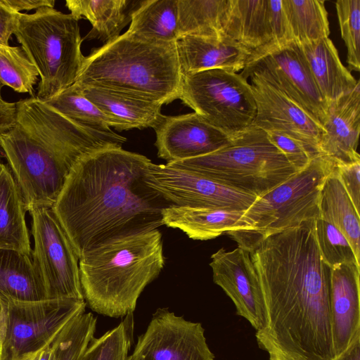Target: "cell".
<instances>
[{
    "instance_id": "ab89813d",
    "label": "cell",
    "mask_w": 360,
    "mask_h": 360,
    "mask_svg": "<svg viewBox=\"0 0 360 360\" xmlns=\"http://www.w3.org/2000/svg\"><path fill=\"white\" fill-rule=\"evenodd\" d=\"M18 13L0 0V46L9 45Z\"/></svg>"
},
{
    "instance_id": "ee69618b",
    "label": "cell",
    "mask_w": 360,
    "mask_h": 360,
    "mask_svg": "<svg viewBox=\"0 0 360 360\" xmlns=\"http://www.w3.org/2000/svg\"><path fill=\"white\" fill-rule=\"evenodd\" d=\"M53 352L51 344L37 352L34 360H53Z\"/></svg>"
},
{
    "instance_id": "5b68a950",
    "label": "cell",
    "mask_w": 360,
    "mask_h": 360,
    "mask_svg": "<svg viewBox=\"0 0 360 360\" xmlns=\"http://www.w3.org/2000/svg\"><path fill=\"white\" fill-rule=\"evenodd\" d=\"M181 77L176 42L147 40L126 32L84 57L76 83L164 105L179 98Z\"/></svg>"
},
{
    "instance_id": "3957f363",
    "label": "cell",
    "mask_w": 360,
    "mask_h": 360,
    "mask_svg": "<svg viewBox=\"0 0 360 360\" xmlns=\"http://www.w3.org/2000/svg\"><path fill=\"white\" fill-rule=\"evenodd\" d=\"M16 103L15 125L0 146L18 184L26 211L52 207L75 163L86 153L127 139L81 125L37 96Z\"/></svg>"
},
{
    "instance_id": "5bb4252c",
    "label": "cell",
    "mask_w": 360,
    "mask_h": 360,
    "mask_svg": "<svg viewBox=\"0 0 360 360\" xmlns=\"http://www.w3.org/2000/svg\"><path fill=\"white\" fill-rule=\"evenodd\" d=\"M200 323L159 308L129 360H214Z\"/></svg>"
},
{
    "instance_id": "ba28073f",
    "label": "cell",
    "mask_w": 360,
    "mask_h": 360,
    "mask_svg": "<svg viewBox=\"0 0 360 360\" xmlns=\"http://www.w3.org/2000/svg\"><path fill=\"white\" fill-rule=\"evenodd\" d=\"M13 34L38 71L37 98L49 99L76 82L85 56L79 20L70 13L49 7L19 13Z\"/></svg>"
},
{
    "instance_id": "8fae6325",
    "label": "cell",
    "mask_w": 360,
    "mask_h": 360,
    "mask_svg": "<svg viewBox=\"0 0 360 360\" xmlns=\"http://www.w3.org/2000/svg\"><path fill=\"white\" fill-rule=\"evenodd\" d=\"M252 73L280 90L323 127L328 104L297 42L274 43L252 51L240 75L248 80Z\"/></svg>"
},
{
    "instance_id": "c3c4849f",
    "label": "cell",
    "mask_w": 360,
    "mask_h": 360,
    "mask_svg": "<svg viewBox=\"0 0 360 360\" xmlns=\"http://www.w3.org/2000/svg\"><path fill=\"white\" fill-rule=\"evenodd\" d=\"M0 352H1V344H0Z\"/></svg>"
},
{
    "instance_id": "52a82bcc",
    "label": "cell",
    "mask_w": 360,
    "mask_h": 360,
    "mask_svg": "<svg viewBox=\"0 0 360 360\" xmlns=\"http://www.w3.org/2000/svg\"><path fill=\"white\" fill-rule=\"evenodd\" d=\"M167 164L257 197L264 195L298 172L266 132L252 124L213 153Z\"/></svg>"
},
{
    "instance_id": "9c48e42d",
    "label": "cell",
    "mask_w": 360,
    "mask_h": 360,
    "mask_svg": "<svg viewBox=\"0 0 360 360\" xmlns=\"http://www.w3.org/2000/svg\"><path fill=\"white\" fill-rule=\"evenodd\" d=\"M86 306L84 300L20 301L0 297V360H18L41 351L84 313Z\"/></svg>"
},
{
    "instance_id": "4fadbf2b",
    "label": "cell",
    "mask_w": 360,
    "mask_h": 360,
    "mask_svg": "<svg viewBox=\"0 0 360 360\" xmlns=\"http://www.w3.org/2000/svg\"><path fill=\"white\" fill-rule=\"evenodd\" d=\"M147 184L172 205L245 211L257 196L228 187L196 172L151 162Z\"/></svg>"
},
{
    "instance_id": "74e56055",
    "label": "cell",
    "mask_w": 360,
    "mask_h": 360,
    "mask_svg": "<svg viewBox=\"0 0 360 360\" xmlns=\"http://www.w3.org/2000/svg\"><path fill=\"white\" fill-rule=\"evenodd\" d=\"M266 134L271 141L298 172L306 168L314 158L300 141L276 132Z\"/></svg>"
},
{
    "instance_id": "277c9868",
    "label": "cell",
    "mask_w": 360,
    "mask_h": 360,
    "mask_svg": "<svg viewBox=\"0 0 360 360\" xmlns=\"http://www.w3.org/2000/svg\"><path fill=\"white\" fill-rule=\"evenodd\" d=\"M164 265L158 229L96 247L79 259L84 301L103 316L120 318L131 314L140 295Z\"/></svg>"
},
{
    "instance_id": "2e32d148",
    "label": "cell",
    "mask_w": 360,
    "mask_h": 360,
    "mask_svg": "<svg viewBox=\"0 0 360 360\" xmlns=\"http://www.w3.org/2000/svg\"><path fill=\"white\" fill-rule=\"evenodd\" d=\"M214 282L233 301L237 314L259 333L267 325L264 297L250 252L240 247L220 248L211 255Z\"/></svg>"
},
{
    "instance_id": "4316f807",
    "label": "cell",
    "mask_w": 360,
    "mask_h": 360,
    "mask_svg": "<svg viewBox=\"0 0 360 360\" xmlns=\"http://www.w3.org/2000/svg\"><path fill=\"white\" fill-rule=\"evenodd\" d=\"M0 297L20 301L49 299L32 253L0 249Z\"/></svg>"
},
{
    "instance_id": "b9f144b4",
    "label": "cell",
    "mask_w": 360,
    "mask_h": 360,
    "mask_svg": "<svg viewBox=\"0 0 360 360\" xmlns=\"http://www.w3.org/2000/svg\"><path fill=\"white\" fill-rule=\"evenodd\" d=\"M10 8L17 13L43 7L54 8V0H2Z\"/></svg>"
},
{
    "instance_id": "d6986e66",
    "label": "cell",
    "mask_w": 360,
    "mask_h": 360,
    "mask_svg": "<svg viewBox=\"0 0 360 360\" xmlns=\"http://www.w3.org/2000/svg\"><path fill=\"white\" fill-rule=\"evenodd\" d=\"M360 265L348 262L330 268L329 302L335 357L360 334Z\"/></svg>"
},
{
    "instance_id": "ffe728a7",
    "label": "cell",
    "mask_w": 360,
    "mask_h": 360,
    "mask_svg": "<svg viewBox=\"0 0 360 360\" xmlns=\"http://www.w3.org/2000/svg\"><path fill=\"white\" fill-rule=\"evenodd\" d=\"M320 142L321 155L335 164L360 160L357 146L360 132V84L328 106Z\"/></svg>"
},
{
    "instance_id": "836d02e7",
    "label": "cell",
    "mask_w": 360,
    "mask_h": 360,
    "mask_svg": "<svg viewBox=\"0 0 360 360\" xmlns=\"http://www.w3.org/2000/svg\"><path fill=\"white\" fill-rule=\"evenodd\" d=\"M96 317L83 313L71 320L51 343L53 360H79L94 338Z\"/></svg>"
},
{
    "instance_id": "83f0119b",
    "label": "cell",
    "mask_w": 360,
    "mask_h": 360,
    "mask_svg": "<svg viewBox=\"0 0 360 360\" xmlns=\"http://www.w3.org/2000/svg\"><path fill=\"white\" fill-rule=\"evenodd\" d=\"M319 208V217L333 224L343 234L360 263L359 213L340 181L335 166L324 181Z\"/></svg>"
},
{
    "instance_id": "8d00e7d4",
    "label": "cell",
    "mask_w": 360,
    "mask_h": 360,
    "mask_svg": "<svg viewBox=\"0 0 360 360\" xmlns=\"http://www.w3.org/2000/svg\"><path fill=\"white\" fill-rule=\"evenodd\" d=\"M335 8L341 37L347 48L349 71L360 70V0H337Z\"/></svg>"
},
{
    "instance_id": "e575fe53",
    "label": "cell",
    "mask_w": 360,
    "mask_h": 360,
    "mask_svg": "<svg viewBox=\"0 0 360 360\" xmlns=\"http://www.w3.org/2000/svg\"><path fill=\"white\" fill-rule=\"evenodd\" d=\"M127 316L100 338L94 337L79 360H129L133 321Z\"/></svg>"
},
{
    "instance_id": "e0dca14e",
    "label": "cell",
    "mask_w": 360,
    "mask_h": 360,
    "mask_svg": "<svg viewBox=\"0 0 360 360\" xmlns=\"http://www.w3.org/2000/svg\"><path fill=\"white\" fill-rule=\"evenodd\" d=\"M223 32L251 52L292 40L282 0H229Z\"/></svg>"
},
{
    "instance_id": "7c38bea8",
    "label": "cell",
    "mask_w": 360,
    "mask_h": 360,
    "mask_svg": "<svg viewBox=\"0 0 360 360\" xmlns=\"http://www.w3.org/2000/svg\"><path fill=\"white\" fill-rule=\"evenodd\" d=\"M29 212L34 238L32 257L48 298L84 300L79 257L53 208L38 207Z\"/></svg>"
},
{
    "instance_id": "30bf717a",
    "label": "cell",
    "mask_w": 360,
    "mask_h": 360,
    "mask_svg": "<svg viewBox=\"0 0 360 360\" xmlns=\"http://www.w3.org/2000/svg\"><path fill=\"white\" fill-rule=\"evenodd\" d=\"M179 98L231 137L250 127L256 115L250 83L240 74L224 70L183 75Z\"/></svg>"
},
{
    "instance_id": "603a6c76",
    "label": "cell",
    "mask_w": 360,
    "mask_h": 360,
    "mask_svg": "<svg viewBox=\"0 0 360 360\" xmlns=\"http://www.w3.org/2000/svg\"><path fill=\"white\" fill-rule=\"evenodd\" d=\"M141 0H66L65 6L77 20H88L91 30L87 39H98L104 44L112 41L131 20Z\"/></svg>"
},
{
    "instance_id": "7a4b0ae2",
    "label": "cell",
    "mask_w": 360,
    "mask_h": 360,
    "mask_svg": "<svg viewBox=\"0 0 360 360\" xmlns=\"http://www.w3.org/2000/svg\"><path fill=\"white\" fill-rule=\"evenodd\" d=\"M151 160L108 146L73 166L52 207L79 257L108 242L158 229L172 205L146 181Z\"/></svg>"
},
{
    "instance_id": "d4e9b609",
    "label": "cell",
    "mask_w": 360,
    "mask_h": 360,
    "mask_svg": "<svg viewBox=\"0 0 360 360\" xmlns=\"http://www.w3.org/2000/svg\"><path fill=\"white\" fill-rule=\"evenodd\" d=\"M244 211L171 205L162 210V223L178 229L190 238L207 240L237 227Z\"/></svg>"
},
{
    "instance_id": "d6a6232c",
    "label": "cell",
    "mask_w": 360,
    "mask_h": 360,
    "mask_svg": "<svg viewBox=\"0 0 360 360\" xmlns=\"http://www.w3.org/2000/svg\"><path fill=\"white\" fill-rule=\"evenodd\" d=\"M39 73L21 46H0V82L18 93L34 97Z\"/></svg>"
},
{
    "instance_id": "cb8c5ba5",
    "label": "cell",
    "mask_w": 360,
    "mask_h": 360,
    "mask_svg": "<svg viewBox=\"0 0 360 360\" xmlns=\"http://www.w3.org/2000/svg\"><path fill=\"white\" fill-rule=\"evenodd\" d=\"M76 84L90 101L130 129L154 128L163 116L162 103L112 89Z\"/></svg>"
},
{
    "instance_id": "bcb514c9",
    "label": "cell",
    "mask_w": 360,
    "mask_h": 360,
    "mask_svg": "<svg viewBox=\"0 0 360 360\" xmlns=\"http://www.w3.org/2000/svg\"><path fill=\"white\" fill-rule=\"evenodd\" d=\"M4 157H5V154H4L2 148L0 146V158H4Z\"/></svg>"
},
{
    "instance_id": "ac0fdd59",
    "label": "cell",
    "mask_w": 360,
    "mask_h": 360,
    "mask_svg": "<svg viewBox=\"0 0 360 360\" xmlns=\"http://www.w3.org/2000/svg\"><path fill=\"white\" fill-rule=\"evenodd\" d=\"M153 129L158 156L167 163L210 154L226 146L233 139L195 112L163 115Z\"/></svg>"
},
{
    "instance_id": "7402d4cb",
    "label": "cell",
    "mask_w": 360,
    "mask_h": 360,
    "mask_svg": "<svg viewBox=\"0 0 360 360\" xmlns=\"http://www.w3.org/2000/svg\"><path fill=\"white\" fill-rule=\"evenodd\" d=\"M298 44L328 106L359 83L342 63L338 51L329 37Z\"/></svg>"
},
{
    "instance_id": "f35d334b",
    "label": "cell",
    "mask_w": 360,
    "mask_h": 360,
    "mask_svg": "<svg viewBox=\"0 0 360 360\" xmlns=\"http://www.w3.org/2000/svg\"><path fill=\"white\" fill-rule=\"evenodd\" d=\"M335 171L356 210L359 213L360 160L350 163L335 164Z\"/></svg>"
},
{
    "instance_id": "60d3db41",
    "label": "cell",
    "mask_w": 360,
    "mask_h": 360,
    "mask_svg": "<svg viewBox=\"0 0 360 360\" xmlns=\"http://www.w3.org/2000/svg\"><path fill=\"white\" fill-rule=\"evenodd\" d=\"M17 116L16 103L0 101V134L11 129L15 124Z\"/></svg>"
},
{
    "instance_id": "9a60e30c",
    "label": "cell",
    "mask_w": 360,
    "mask_h": 360,
    "mask_svg": "<svg viewBox=\"0 0 360 360\" xmlns=\"http://www.w3.org/2000/svg\"><path fill=\"white\" fill-rule=\"evenodd\" d=\"M248 78L256 103L252 125L302 143L313 158L321 155L323 127L280 90L255 74Z\"/></svg>"
},
{
    "instance_id": "484cf974",
    "label": "cell",
    "mask_w": 360,
    "mask_h": 360,
    "mask_svg": "<svg viewBox=\"0 0 360 360\" xmlns=\"http://www.w3.org/2000/svg\"><path fill=\"white\" fill-rule=\"evenodd\" d=\"M25 205L10 169L0 163V249L31 254Z\"/></svg>"
},
{
    "instance_id": "8992f818",
    "label": "cell",
    "mask_w": 360,
    "mask_h": 360,
    "mask_svg": "<svg viewBox=\"0 0 360 360\" xmlns=\"http://www.w3.org/2000/svg\"><path fill=\"white\" fill-rule=\"evenodd\" d=\"M335 163L319 155L304 169L261 197L244 211L237 227L226 232L238 247L252 251L264 239L320 216L326 179Z\"/></svg>"
},
{
    "instance_id": "4dcf8cb0",
    "label": "cell",
    "mask_w": 360,
    "mask_h": 360,
    "mask_svg": "<svg viewBox=\"0 0 360 360\" xmlns=\"http://www.w3.org/2000/svg\"><path fill=\"white\" fill-rule=\"evenodd\" d=\"M45 101L64 116L93 130L112 132L111 128L118 131L131 129L86 98L76 83Z\"/></svg>"
},
{
    "instance_id": "7dc6e473",
    "label": "cell",
    "mask_w": 360,
    "mask_h": 360,
    "mask_svg": "<svg viewBox=\"0 0 360 360\" xmlns=\"http://www.w3.org/2000/svg\"><path fill=\"white\" fill-rule=\"evenodd\" d=\"M3 84L0 82V101L2 100V97H1V89L3 87Z\"/></svg>"
},
{
    "instance_id": "7bdbcfd3",
    "label": "cell",
    "mask_w": 360,
    "mask_h": 360,
    "mask_svg": "<svg viewBox=\"0 0 360 360\" xmlns=\"http://www.w3.org/2000/svg\"><path fill=\"white\" fill-rule=\"evenodd\" d=\"M333 360H360V334L358 335L348 347Z\"/></svg>"
},
{
    "instance_id": "f6af8a7d",
    "label": "cell",
    "mask_w": 360,
    "mask_h": 360,
    "mask_svg": "<svg viewBox=\"0 0 360 360\" xmlns=\"http://www.w3.org/2000/svg\"><path fill=\"white\" fill-rule=\"evenodd\" d=\"M37 353L26 355V356H25L18 359V360H34Z\"/></svg>"
},
{
    "instance_id": "d590c367",
    "label": "cell",
    "mask_w": 360,
    "mask_h": 360,
    "mask_svg": "<svg viewBox=\"0 0 360 360\" xmlns=\"http://www.w3.org/2000/svg\"><path fill=\"white\" fill-rule=\"evenodd\" d=\"M314 228L320 255L329 268L348 262L360 265L350 244L335 226L319 217L314 221Z\"/></svg>"
},
{
    "instance_id": "1f68e13d",
    "label": "cell",
    "mask_w": 360,
    "mask_h": 360,
    "mask_svg": "<svg viewBox=\"0 0 360 360\" xmlns=\"http://www.w3.org/2000/svg\"><path fill=\"white\" fill-rule=\"evenodd\" d=\"M292 40L304 43L328 37V12L323 0H282Z\"/></svg>"
},
{
    "instance_id": "f546056e",
    "label": "cell",
    "mask_w": 360,
    "mask_h": 360,
    "mask_svg": "<svg viewBox=\"0 0 360 360\" xmlns=\"http://www.w3.org/2000/svg\"><path fill=\"white\" fill-rule=\"evenodd\" d=\"M229 0H178L179 38L224 36Z\"/></svg>"
},
{
    "instance_id": "f1b7e54d",
    "label": "cell",
    "mask_w": 360,
    "mask_h": 360,
    "mask_svg": "<svg viewBox=\"0 0 360 360\" xmlns=\"http://www.w3.org/2000/svg\"><path fill=\"white\" fill-rule=\"evenodd\" d=\"M127 32L147 40L176 42L179 39L178 0H141Z\"/></svg>"
},
{
    "instance_id": "44dd1931",
    "label": "cell",
    "mask_w": 360,
    "mask_h": 360,
    "mask_svg": "<svg viewBox=\"0 0 360 360\" xmlns=\"http://www.w3.org/2000/svg\"><path fill=\"white\" fill-rule=\"evenodd\" d=\"M181 75L220 69L243 70L251 51L224 35L217 37L185 36L176 41Z\"/></svg>"
},
{
    "instance_id": "6da1fadb",
    "label": "cell",
    "mask_w": 360,
    "mask_h": 360,
    "mask_svg": "<svg viewBox=\"0 0 360 360\" xmlns=\"http://www.w3.org/2000/svg\"><path fill=\"white\" fill-rule=\"evenodd\" d=\"M314 221L264 239L250 252L267 325L256 333L269 360H333L330 268L320 255Z\"/></svg>"
}]
</instances>
